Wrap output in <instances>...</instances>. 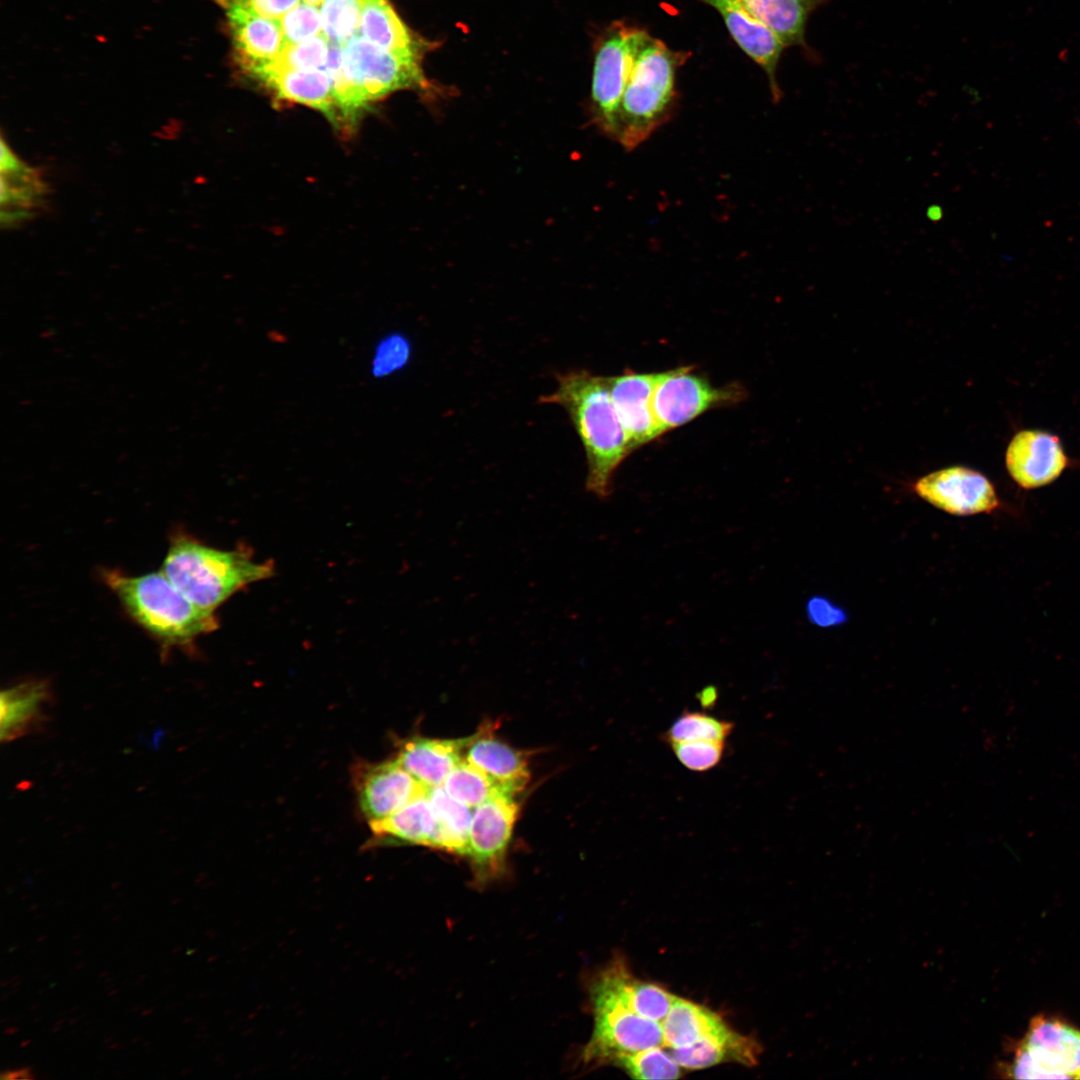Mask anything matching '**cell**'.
I'll list each match as a JSON object with an SVG mask.
<instances>
[{
	"label": "cell",
	"instance_id": "obj_34",
	"mask_svg": "<svg viewBox=\"0 0 1080 1080\" xmlns=\"http://www.w3.org/2000/svg\"><path fill=\"white\" fill-rule=\"evenodd\" d=\"M669 745L679 762L695 772H705L719 765L726 750V741H684Z\"/></svg>",
	"mask_w": 1080,
	"mask_h": 1080
},
{
	"label": "cell",
	"instance_id": "obj_39",
	"mask_svg": "<svg viewBox=\"0 0 1080 1080\" xmlns=\"http://www.w3.org/2000/svg\"><path fill=\"white\" fill-rule=\"evenodd\" d=\"M29 1068L18 1069L15 1071H4L1 1074L2 1079H31L33 1076L30 1074Z\"/></svg>",
	"mask_w": 1080,
	"mask_h": 1080
},
{
	"label": "cell",
	"instance_id": "obj_33",
	"mask_svg": "<svg viewBox=\"0 0 1080 1080\" xmlns=\"http://www.w3.org/2000/svg\"><path fill=\"white\" fill-rule=\"evenodd\" d=\"M329 40L321 33L297 44H285L280 55L270 64L259 67L250 76L261 70H324L329 55Z\"/></svg>",
	"mask_w": 1080,
	"mask_h": 1080
},
{
	"label": "cell",
	"instance_id": "obj_2",
	"mask_svg": "<svg viewBox=\"0 0 1080 1080\" xmlns=\"http://www.w3.org/2000/svg\"><path fill=\"white\" fill-rule=\"evenodd\" d=\"M690 56L646 34L621 99L613 137L626 151L637 148L671 118L678 98L677 70Z\"/></svg>",
	"mask_w": 1080,
	"mask_h": 1080
},
{
	"label": "cell",
	"instance_id": "obj_3",
	"mask_svg": "<svg viewBox=\"0 0 1080 1080\" xmlns=\"http://www.w3.org/2000/svg\"><path fill=\"white\" fill-rule=\"evenodd\" d=\"M103 578L129 616L164 648L190 646L218 626L214 612L191 602L162 571L129 576L105 570Z\"/></svg>",
	"mask_w": 1080,
	"mask_h": 1080
},
{
	"label": "cell",
	"instance_id": "obj_22",
	"mask_svg": "<svg viewBox=\"0 0 1080 1080\" xmlns=\"http://www.w3.org/2000/svg\"><path fill=\"white\" fill-rule=\"evenodd\" d=\"M358 35L387 51L419 59L428 48L424 40L409 30L388 0H365Z\"/></svg>",
	"mask_w": 1080,
	"mask_h": 1080
},
{
	"label": "cell",
	"instance_id": "obj_14",
	"mask_svg": "<svg viewBox=\"0 0 1080 1080\" xmlns=\"http://www.w3.org/2000/svg\"><path fill=\"white\" fill-rule=\"evenodd\" d=\"M659 373L626 371L607 377L613 405L632 451L662 435L653 410V394Z\"/></svg>",
	"mask_w": 1080,
	"mask_h": 1080
},
{
	"label": "cell",
	"instance_id": "obj_1",
	"mask_svg": "<svg viewBox=\"0 0 1080 1080\" xmlns=\"http://www.w3.org/2000/svg\"><path fill=\"white\" fill-rule=\"evenodd\" d=\"M541 403L565 409L585 450L586 489L603 499L610 496L615 471L633 452L613 405L607 377L586 370L557 376V387Z\"/></svg>",
	"mask_w": 1080,
	"mask_h": 1080
},
{
	"label": "cell",
	"instance_id": "obj_9",
	"mask_svg": "<svg viewBox=\"0 0 1080 1080\" xmlns=\"http://www.w3.org/2000/svg\"><path fill=\"white\" fill-rule=\"evenodd\" d=\"M738 384L714 386L690 366L659 373L653 394V410L661 434L681 427L705 412L737 404L744 399Z\"/></svg>",
	"mask_w": 1080,
	"mask_h": 1080
},
{
	"label": "cell",
	"instance_id": "obj_32",
	"mask_svg": "<svg viewBox=\"0 0 1080 1080\" xmlns=\"http://www.w3.org/2000/svg\"><path fill=\"white\" fill-rule=\"evenodd\" d=\"M365 0H324L320 5L322 34L329 42L344 46L358 34Z\"/></svg>",
	"mask_w": 1080,
	"mask_h": 1080
},
{
	"label": "cell",
	"instance_id": "obj_25",
	"mask_svg": "<svg viewBox=\"0 0 1080 1080\" xmlns=\"http://www.w3.org/2000/svg\"><path fill=\"white\" fill-rule=\"evenodd\" d=\"M671 1054L680 1067L686 1069H702L724 1062L753 1065L757 1063L759 1046L754 1040L730 1029L689 1046L674 1048Z\"/></svg>",
	"mask_w": 1080,
	"mask_h": 1080
},
{
	"label": "cell",
	"instance_id": "obj_35",
	"mask_svg": "<svg viewBox=\"0 0 1080 1080\" xmlns=\"http://www.w3.org/2000/svg\"><path fill=\"white\" fill-rule=\"evenodd\" d=\"M285 44H297L322 33L318 6L300 1L279 19Z\"/></svg>",
	"mask_w": 1080,
	"mask_h": 1080
},
{
	"label": "cell",
	"instance_id": "obj_18",
	"mask_svg": "<svg viewBox=\"0 0 1080 1080\" xmlns=\"http://www.w3.org/2000/svg\"><path fill=\"white\" fill-rule=\"evenodd\" d=\"M489 725L467 737L463 758L483 771L502 791L516 794L530 778L525 754L500 740Z\"/></svg>",
	"mask_w": 1080,
	"mask_h": 1080
},
{
	"label": "cell",
	"instance_id": "obj_36",
	"mask_svg": "<svg viewBox=\"0 0 1080 1080\" xmlns=\"http://www.w3.org/2000/svg\"><path fill=\"white\" fill-rule=\"evenodd\" d=\"M409 356L410 345L403 335H387L375 346L371 373L375 378L389 376L405 366Z\"/></svg>",
	"mask_w": 1080,
	"mask_h": 1080
},
{
	"label": "cell",
	"instance_id": "obj_13",
	"mask_svg": "<svg viewBox=\"0 0 1080 1080\" xmlns=\"http://www.w3.org/2000/svg\"><path fill=\"white\" fill-rule=\"evenodd\" d=\"M1005 463L1020 487L1035 489L1055 481L1066 469L1068 458L1057 436L1022 430L1008 444Z\"/></svg>",
	"mask_w": 1080,
	"mask_h": 1080
},
{
	"label": "cell",
	"instance_id": "obj_4",
	"mask_svg": "<svg viewBox=\"0 0 1080 1080\" xmlns=\"http://www.w3.org/2000/svg\"><path fill=\"white\" fill-rule=\"evenodd\" d=\"M161 571L191 602L214 612L237 591L270 577L273 567L254 561L246 551L219 550L177 534Z\"/></svg>",
	"mask_w": 1080,
	"mask_h": 1080
},
{
	"label": "cell",
	"instance_id": "obj_29",
	"mask_svg": "<svg viewBox=\"0 0 1080 1080\" xmlns=\"http://www.w3.org/2000/svg\"><path fill=\"white\" fill-rule=\"evenodd\" d=\"M442 787L455 800L474 809L502 791L483 771L463 759Z\"/></svg>",
	"mask_w": 1080,
	"mask_h": 1080
},
{
	"label": "cell",
	"instance_id": "obj_23",
	"mask_svg": "<svg viewBox=\"0 0 1080 1080\" xmlns=\"http://www.w3.org/2000/svg\"><path fill=\"white\" fill-rule=\"evenodd\" d=\"M369 825L377 841L441 849L439 823L428 794L413 800L387 818Z\"/></svg>",
	"mask_w": 1080,
	"mask_h": 1080
},
{
	"label": "cell",
	"instance_id": "obj_28",
	"mask_svg": "<svg viewBox=\"0 0 1080 1080\" xmlns=\"http://www.w3.org/2000/svg\"><path fill=\"white\" fill-rule=\"evenodd\" d=\"M428 798L439 823L440 850L467 856L473 809L452 798L442 786L429 789Z\"/></svg>",
	"mask_w": 1080,
	"mask_h": 1080
},
{
	"label": "cell",
	"instance_id": "obj_30",
	"mask_svg": "<svg viewBox=\"0 0 1080 1080\" xmlns=\"http://www.w3.org/2000/svg\"><path fill=\"white\" fill-rule=\"evenodd\" d=\"M734 729V723L719 719L705 712L684 711L664 733L667 744L684 741H726Z\"/></svg>",
	"mask_w": 1080,
	"mask_h": 1080
},
{
	"label": "cell",
	"instance_id": "obj_8",
	"mask_svg": "<svg viewBox=\"0 0 1080 1080\" xmlns=\"http://www.w3.org/2000/svg\"><path fill=\"white\" fill-rule=\"evenodd\" d=\"M342 63L368 106L397 90L427 89L421 59L387 51L358 34L342 46Z\"/></svg>",
	"mask_w": 1080,
	"mask_h": 1080
},
{
	"label": "cell",
	"instance_id": "obj_11",
	"mask_svg": "<svg viewBox=\"0 0 1080 1080\" xmlns=\"http://www.w3.org/2000/svg\"><path fill=\"white\" fill-rule=\"evenodd\" d=\"M912 487L923 500L952 515L991 513L1001 506L990 480L964 466L931 472L919 478Z\"/></svg>",
	"mask_w": 1080,
	"mask_h": 1080
},
{
	"label": "cell",
	"instance_id": "obj_40",
	"mask_svg": "<svg viewBox=\"0 0 1080 1080\" xmlns=\"http://www.w3.org/2000/svg\"><path fill=\"white\" fill-rule=\"evenodd\" d=\"M716 691L712 687H708L702 690L700 699L704 705L712 704L716 698Z\"/></svg>",
	"mask_w": 1080,
	"mask_h": 1080
},
{
	"label": "cell",
	"instance_id": "obj_19",
	"mask_svg": "<svg viewBox=\"0 0 1080 1080\" xmlns=\"http://www.w3.org/2000/svg\"><path fill=\"white\" fill-rule=\"evenodd\" d=\"M52 692L46 680L19 682L0 695V737L11 742L41 728L48 720Z\"/></svg>",
	"mask_w": 1080,
	"mask_h": 1080
},
{
	"label": "cell",
	"instance_id": "obj_43",
	"mask_svg": "<svg viewBox=\"0 0 1080 1080\" xmlns=\"http://www.w3.org/2000/svg\"><path fill=\"white\" fill-rule=\"evenodd\" d=\"M16 1031H17V1028H14V1027H10V1028H8V1029H6V1030H5V1033H6V1034H13V1033H15Z\"/></svg>",
	"mask_w": 1080,
	"mask_h": 1080
},
{
	"label": "cell",
	"instance_id": "obj_27",
	"mask_svg": "<svg viewBox=\"0 0 1080 1080\" xmlns=\"http://www.w3.org/2000/svg\"><path fill=\"white\" fill-rule=\"evenodd\" d=\"M619 998L638 1015L662 1023L676 996L664 988L635 980L621 962L604 970Z\"/></svg>",
	"mask_w": 1080,
	"mask_h": 1080
},
{
	"label": "cell",
	"instance_id": "obj_5",
	"mask_svg": "<svg viewBox=\"0 0 1080 1080\" xmlns=\"http://www.w3.org/2000/svg\"><path fill=\"white\" fill-rule=\"evenodd\" d=\"M590 994L594 1028L581 1054L584 1064L612 1063L621 1054L664 1044L661 1024L623 1003L603 971L593 981Z\"/></svg>",
	"mask_w": 1080,
	"mask_h": 1080
},
{
	"label": "cell",
	"instance_id": "obj_41",
	"mask_svg": "<svg viewBox=\"0 0 1080 1080\" xmlns=\"http://www.w3.org/2000/svg\"><path fill=\"white\" fill-rule=\"evenodd\" d=\"M942 215H943V212H942L941 207H939V206H936V205L930 206L928 208V210H927V217L930 220L938 221V220H940L942 218Z\"/></svg>",
	"mask_w": 1080,
	"mask_h": 1080
},
{
	"label": "cell",
	"instance_id": "obj_37",
	"mask_svg": "<svg viewBox=\"0 0 1080 1080\" xmlns=\"http://www.w3.org/2000/svg\"><path fill=\"white\" fill-rule=\"evenodd\" d=\"M809 620L819 627H834L847 621L846 612L833 601L820 596L810 598L806 606Z\"/></svg>",
	"mask_w": 1080,
	"mask_h": 1080
},
{
	"label": "cell",
	"instance_id": "obj_21",
	"mask_svg": "<svg viewBox=\"0 0 1080 1080\" xmlns=\"http://www.w3.org/2000/svg\"><path fill=\"white\" fill-rule=\"evenodd\" d=\"M2 220L14 224L31 216L46 195V185L36 170L26 165L2 141Z\"/></svg>",
	"mask_w": 1080,
	"mask_h": 1080
},
{
	"label": "cell",
	"instance_id": "obj_10",
	"mask_svg": "<svg viewBox=\"0 0 1080 1080\" xmlns=\"http://www.w3.org/2000/svg\"><path fill=\"white\" fill-rule=\"evenodd\" d=\"M518 811L514 794L507 792L497 793L473 809L467 856L480 881L502 872Z\"/></svg>",
	"mask_w": 1080,
	"mask_h": 1080
},
{
	"label": "cell",
	"instance_id": "obj_42",
	"mask_svg": "<svg viewBox=\"0 0 1080 1080\" xmlns=\"http://www.w3.org/2000/svg\"><path fill=\"white\" fill-rule=\"evenodd\" d=\"M304 1H305V2H307V3H309V4H312V5H316V6H318V5H321V3H322V2L324 1V0H304Z\"/></svg>",
	"mask_w": 1080,
	"mask_h": 1080
},
{
	"label": "cell",
	"instance_id": "obj_38",
	"mask_svg": "<svg viewBox=\"0 0 1080 1080\" xmlns=\"http://www.w3.org/2000/svg\"><path fill=\"white\" fill-rule=\"evenodd\" d=\"M239 5L260 16L280 19L294 8L300 0H218Z\"/></svg>",
	"mask_w": 1080,
	"mask_h": 1080
},
{
	"label": "cell",
	"instance_id": "obj_12",
	"mask_svg": "<svg viewBox=\"0 0 1080 1080\" xmlns=\"http://www.w3.org/2000/svg\"><path fill=\"white\" fill-rule=\"evenodd\" d=\"M355 788L359 809L368 823L387 818L429 791L396 759L360 766Z\"/></svg>",
	"mask_w": 1080,
	"mask_h": 1080
},
{
	"label": "cell",
	"instance_id": "obj_7",
	"mask_svg": "<svg viewBox=\"0 0 1080 1080\" xmlns=\"http://www.w3.org/2000/svg\"><path fill=\"white\" fill-rule=\"evenodd\" d=\"M1005 1072L1015 1079H1080V1030L1033 1017Z\"/></svg>",
	"mask_w": 1080,
	"mask_h": 1080
},
{
	"label": "cell",
	"instance_id": "obj_17",
	"mask_svg": "<svg viewBox=\"0 0 1080 1080\" xmlns=\"http://www.w3.org/2000/svg\"><path fill=\"white\" fill-rule=\"evenodd\" d=\"M251 77L279 101L302 104L320 111L339 132V111L327 71L261 70Z\"/></svg>",
	"mask_w": 1080,
	"mask_h": 1080
},
{
	"label": "cell",
	"instance_id": "obj_6",
	"mask_svg": "<svg viewBox=\"0 0 1080 1080\" xmlns=\"http://www.w3.org/2000/svg\"><path fill=\"white\" fill-rule=\"evenodd\" d=\"M648 32L624 21L612 23L595 46L591 99L595 121L614 137L621 99L637 51Z\"/></svg>",
	"mask_w": 1080,
	"mask_h": 1080
},
{
	"label": "cell",
	"instance_id": "obj_20",
	"mask_svg": "<svg viewBox=\"0 0 1080 1080\" xmlns=\"http://www.w3.org/2000/svg\"><path fill=\"white\" fill-rule=\"evenodd\" d=\"M466 738L439 739L415 736L403 742L396 760L428 789L442 786L464 759Z\"/></svg>",
	"mask_w": 1080,
	"mask_h": 1080
},
{
	"label": "cell",
	"instance_id": "obj_15",
	"mask_svg": "<svg viewBox=\"0 0 1080 1080\" xmlns=\"http://www.w3.org/2000/svg\"><path fill=\"white\" fill-rule=\"evenodd\" d=\"M719 12L737 45L766 73L774 102L783 97L777 67L786 46L767 26L753 18L735 0H698Z\"/></svg>",
	"mask_w": 1080,
	"mask_h": 1080
},
{
	"label": "cell",
	"instance_id": "obj_24",
	"mask_svg": "<svg viewBox=\"0 0 1080 1080\" xmlns=\"http://www.w3.org/2000/svg\"><path fill=\"white\" fill-rule=\"evenodd\" d=\"M753 18L771 29L786 47L809 51L806 25L811 14L830 0H735Z\"/></svg>",
	"mask_w": 1080,
	"mask_h": 1080
},
{
	"label": "cell",
	"instance_id": "obj_31",
	"mask_svg": "<svg viewBox=\"0 0 1080 1080\" xmlns=\"http://www.w3.org/2000/svg\"><path fill=\"white\" fill-rule=\"evenodd\" d=\"M612 1063L634 1079H676L681 1075L680 1065L660 1046L621 1054Z\"/></svg>",
	"mask_w": 1080,
	"mask_h": 1080
},
{
	"label": "cell",
	"instance_id": "obj_26",
	"mask_svg": "<svg viewBox=\"0 0 1080 1080\" xmlns=\"http://www.w3.org/2000/svg\"><path fill=\"white\" fill-rule=\"evenodd\" d=\"M661 1026L664 1045L672 1049L686 1047L702 1038L730 1030L721 1017L710 1009L678 997Z\"/></svg>",
	"mask_w": 1080,
	"mask_h": 1080
},
{
	"label": "cell",
	"instance_id": "obj_16",
	"mask_svg": "<svg viewBox=\"0 0 1080 1080\" xmlns=\"http://www.w3.org/2000/svg\"><path fill=\"white\" fill-rule=\"evenodd\" d=\"M225 9L237 62L247 74L273 62L285 46L279 20L239 5L218 1Z\"/></svg>",
	"mask_w": 1080,
	"mask_h": 1080
}]
</instances>
